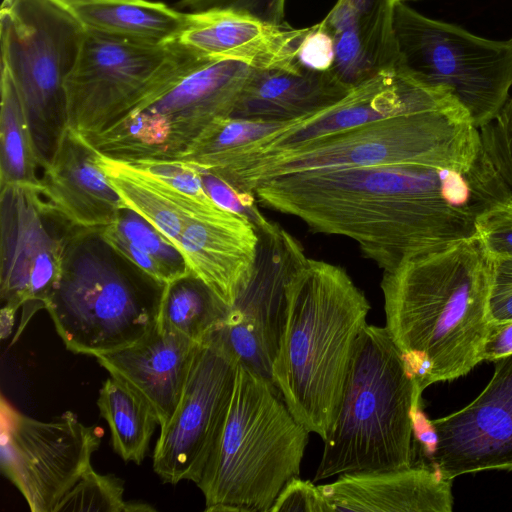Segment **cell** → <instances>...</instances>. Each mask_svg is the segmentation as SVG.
<instances>
[{
  "label": "cell",
  "mask_w": 512,
  "mask_h": 512,
  "mask_svg": "<svg viewBox=\"0 0 512 512\" xmlns=\"http://www.w3.org/2000/svg\"><path fill=\"white\" fill-rule=\"evenodd\" d=\"M253 193L314 233L352 239L383 271L476 236L481 214L471 172L417 164L287 174L260 182Z\"/></svg>",
  "instance_id": "obj_1"
},
{
  "label": "cell",
  "mask_w": 512,
  "mask_h": 512,
  "mask_svg": "<svg viewBox=\"0 0 512 512\" xmlns=\"http://www.w3.org/2000/svg\"><path fill=\"white\" fill-rule=\"evenodd\" d=\"M491 262L473 236L383 271L385 328L421 392L483 361Z\"/></svg>",
  "instance_id": "obj_2"
},
{
  "label": "cell",
  "mask_w": 512,
  "mask_h": 512,
  "mask_svg": "<svg viewBox=\"0 0 512 512\" xmlns=\"http://www.w3.org/2000/svg\"><path fill=\"white\" fill-rule=\"evenodd\" d=\"M285 293L274 385L296 420L325 440L371 306L343 267L308 257L291 273Z\"/></svg>",
  "instance_id": "obj_3"
},
{
  "label": "cell",
  "mask_w": 512,
  "mask_h": 512,
  "mask_svg": "<svg viewBox=\"0 0 512 512\" xmlns=\"http://www.w3.org/2000/svg\"><path fill=\"white\" fill-rule=\"evenodd\" d=\"M421 394L387 329L366 324L314 481L414 465L413 414Z\"/></svg>",
  "instance_id": "obj_4"
},
{
  "label": "cell",
  "mask_w": 512,
  "mask_h": 512,
  "mask_svg": "<svg viewBox=\"0 0 512 512\" xmlns=\"http://www.w3.org/2000/svg\"><path fill=\"white\" fill-rule=\"evenodd\" d=\"M482 152L479 129L463 107L451 106L369 122L208 172L240 192L253 193L262 181L306 171L395 164L468 171Z\"/></svg>",
  "instance_id": "obj_5"
},
{
  "label": "cell",
  "mask_w": 512,
  "mask_h": 512,
  "mask_svg": "<svg viewBox=\"0 0 512 512\" xmlns=\"http://www.w3.org/2000/svg\"><path fill=\"white\" fill-rule=\"evenodd\" d=\"M309 431L278 389L238 363L222 430L196 484L210 512H270L300 474Z\"/></svg>",
  "instance_id": "obj_6"
},
{
  "label": "cell",
  "mask_w": 512,
  "mask_h": 512,
  "mask_svg": "<svg viewBox=\"0 0 512 512\" xmlns=\"http://www.w3.org/2000/svg\"><path fill=\"white\" fill-rule=\"evenodd\" d=\"M117 258L98 231L72 232L60 281L45 308L72 353L115 352L158 326L165 285Z\"/></svg>",
  "instance_id": "obj_7"
},
{
  "label": "cell",
  "mask_w": 512,
  "mask_h": 512,
  "mask_svg": "<svg viewBox=\"0 0 512 512\" xmlns=\"http://www.w3.org/2000/svg\"><path fill=\"white\" fill-rule=\"evenodd\" d=\"M209 62L177 41L150 44L85 30L64 83L67 126L95 136Z\"/></svg>",
  "instance_id": "obj_8"
},
{
  "label": "cell",
  "mask_w": 512,
  "mask_h": 512,
  "mask_svg": "<svg viewBox=\"0 0 512 512\" xmlns=\"http://www.w3.org/2000/svg\"><path fill=\"white\" fill-rule=\"evenodd\" d=\"M396 68L416 82L450 93L480 129L512 90V37L494 40L395 4Z\"/></svg>",
  "instance_id": "obj_9"
},
{
  "label": "cell",
  "mask_w": 512,
  "mask_h": 512,
  "mask_svg": "<svg viewBox=\"0 0 512 512\" xmlns=\"http://www.w3.org/2000/svg\"><path fill=\"white\" fill-rule=\"evenodd\" d=\"M1 62L21 96L42 166L67 127L64 83L84 28L54 0H4Z\"/></svg>",
  "instance_id": "obj_10"
},
{
  "label": "cell",
  "mask_w": 512,
  "mask_h": 512,
  "mask_svg": "<svg viewBox=\"0 0 512 512\" xmlns=\"http://www.w3.org/2000/svg\"><path fill=\"white\" fill-rule=\"evenodd\" d=\"M251 70L231 60L200 66L146 108L105 129L103 149L125 161L176 158L211 124L232 116Z\"/></svg>",
  "instance_id": "obj_11"
},
{
  "label": "cell",
  "mask_w": 512,
  "mask_h": 512,
  "mask_svg": "<svg viewBox=\"0 0 512 512\" xmlns=\"http://www.w3.org/2000/svg\"><path fill=\"white\" fill-rule=\"evenodd\" d=\"M0 467L32 512H54L91 467L101 431L66 411L51 421L21 413L4 397L0 407Z\"/></svg>",
  "instance_id": "obj_12"
},
{
  "label": "cell",
  "mask_w": 512,
  "mask_h": 512,
  "mask_svg": "<svg viewBox=\"0 0 512 512\" xmlns=\"http://www.w3.org/2000/svg\"><path fill=\"white\" fill-rule=\"evenodd\" d=\"M71 228L44 202L39 187H0V295L22 308L14 343L55 291L65 263Z\"/></svg>",
  "instance_id": "obj_13"
},
{
  "label": "cell",
  "mask_w": 512,
  "mask_h": 512,
  "mask_svg": "<svg viewBox=\"0 0 512 512\" xmlns=\"http://www.w3.org/2000/svg\"><path fill=\"white\" fill-rule=\"evenodd\" d=\"M238 363L216 329L197 344L180 401L154 449L153 469L163 482H199L229 410Z\"/></svg>",
  "instance_id": "obj_14"
},
{
  "label": "cell",
  "mask_w": 512,
  "mask_h": 512,
  "mask_svg": "<svg viewBox=\"0 0 512 512\" xmlns=\"http://www.w3.org/2000/svg\"><path fill=\"white\" fill-rule=\"evenodd\" d=\"M458 105L451 94L428 88L397 68L385 70L354 86L334 105L313 115L287 121L275 132L222 156L208 170L290 151L369 122Z\"/></svg>",
  "instance_id": "obj_15"
},
{
  "label": "cell",
  "mask_w": 512,
  "mask_h": 512,
  "mask_svg": "<svg viewBox=\"0 0 512 512\" xmlns=\"http://www.w3.org/2000/svg\"><path fill=\"white\" fill-rule=\"evenodd\" d=\"M484 390L467 406L428 420L425 454L444 478L485 470H512V354L496 361Z\"/></svg>",
  "instance_id": "obj_16"
},
{
  "label": "cell",
  "mask_w": 512,
  "mask_h": 512,
  "mask_svg": "<svg viewBox=\"0 0 512 512\" xmlns=\"http://www.w3.org/2000/svg\"><path fill=\"white\" fill-rule=\"evenodd\" d=\"M187 13L188 24L176 41L211 61H237L253 69L301 67L297 50L310 27L274 24L231 9Z\"/></svg>",
  "instance_id": "obj_17"
},
{
  "label": "cell",
  "mask_w": 512,
  "mask_h": 512,
  "mask_svg": "<svg viewBox=\"0 0 512 512\" xmlns=\"http://www.w3.org/2000/svg\"><path fill=\"white\" fill-rule=\"evenodd\" d=\"M97 157L98 151L67 126L41 168L39 191L44 202L75 229L99 232L114 223L123 209Z\"/></svg>",
  "instance_id": "obj_18"
},
{
  "label": "cell",
  "mask_w": 512,
  "mask_h": 512,
  "mask_svg": "<svg viewBox=\"0 0 512 512\" xmlns=\"http://www.w3.org/2000/svg\"><path fill=\"white\" fill-rule=\"evenodd\" d=\"M197 344L158 324L138 342L95 358L150 406L162 428L180 401Z\"/></svg>",
  "instance_id": "obj_19"
},
{
  "label": "cell",
  "mask_w": 512,
  "mask_h": 512,
  "mask_svg": "<svg viewBox=\"0 0 512 512\" xmlns=\"http://www.w3.org/2000/svg\"><path fill=\"white\" fill-rule=\"evenodd\" d=\"M258 242L249 220L226 212L191 218L178 249L189 270L231 308L250 280Z\"/></svg>",
  "instance_id": "obj_20"
},
{
  "label": "cell",
  "mask_w": 512,
  "mask_h": 512,
  "mask_svg": "<svg viewBox=\"0 0 512 512\" xmlns=\"http://www.w3.org/2000/svg\"><path fill=\"white\" fill-rule=\"evenodd\" d=\"M332 512H451L452 481L424 463L337 476L319 485Z\"/></svg>",
  "instance_id": "obj_21"
},
{
  "label": "cell",
  "mask_w": 512,
  "mask_h": 512,
  "mask_svg": "<svg viewBox=\"0 0 512 512\" xmlns=\"http://www.w3.org/2000/svg\"><path fill=\"white\" fill-rule=\"evenodd\" d=\"M394 0H337L319 24L335 42L333 72L354 87L396 68Z\"/></svg>",
  "instance_id": "obj_22"
},
{
  "label": "cell",
  "mask_w": 512,
  "mask_h": 512,
  "mask_svg": "<svg viewBox=\"0 0 512 512\" xmlns=\"http://www.w3.org/2000/svg\"><path fill=\"white\" fill-rule=\"evenodd\" d=\"M352 88L332 69L252 68L231 117L263 121L296 120L334 105Z\"/></svg>",
  "instance_id": "obj_23"
},
{
  "label": "cell",
  "mask_w": 512,
  "mask_h": 512,
  "mask_svg": "<svg viewBox=\"0 0 512 512\" xmlns=\"http://www.w3.org/2000/svg\"><path fill=\"white\" fill-rule=\"evenodd\" d=\"M84 28L150 44L176 41L188 13L150 0H54Z\"/></svg>",
  "instance_id": "obj_24"
},
{
  "label": "cell",
  "mask_w": 512,
  "mask_h": 512,
  "mask_svg": "<svg viewBox=\"0 0 512 512\" xmlns=\"http://www.w3.org/2000/svg\"><path fill=\"white\" fill-rule=\"evenodd\" d=\"M97 163L119 196L123 209L140 215L178 249L191 218L166 196L149 174L134 164L99 152Z\"/></svg>",
  "instance_id": "obj_25"
},
{
  "label": "cell",
  "mask_w": 512,
  "mask_h": 512,
  "mask_svg": "<svg viewBox=\"0 0 512 512\" xmlns=\"http://www.w3.org/2000/svg\"><path fill=\"white\" fill-rule=\"evenodd\" d=\"M41 160L30 123L8 66L1 62L0 187L40 186Z\"/></svg>",
  "instance_id": "obj_26"
},
{
  "label": "cell",
  "mask_w": 512,
  "mask_h": 512,
  "mask_svg": "<svg viewBox=\"0 0 512 512\" xmlns=\"http://www.w3.org/2000/svg\"><path fill=\"white\" fill-rule=\"evenodd\" d=\"M230 308L191 271L165 284L158 324L196 343L223 325Z\"/></svg>",
  "instance_id": "obj_27"
},
{
  "label": "cell",
  "mask_w": 512,
  "mask_h": 512,
  "mask_svg": "<svg viewBox=\"0 0 512 512\" xmlns=\"http://www.w3.org/2000/svg\"><path fill=\"white\" fill-rule=\"evenodd\" d=\"M97 406L108 423L113 450L124 461L140 464L159 425L150 406L112 376L103 383Z\"/></svg>",
  "instance_id": "obj_28"
},
{
  "label": "cell",
  "mask_w": 512,
  "mask_h": 512,
  "mask_svg": "<svg viewBox=\"0 0 512 512\" xmlns=\"http://www.w3.org/2000/svg\"><path fill=\"white\" fill-rule=\"evenodd\" d=\"M286 122L234 117L219 119L174 159L207 169L222 156L275 132Z\"/></svg>",
  "instance_id": "obj_29"
},
{
  "label": "cell",
  "mask_w": 512,
  "mask_h": 512,
  "mask_svg": "<svg viewBox=\"0 0 512 512\" xmlns=\"http://www.w3.org/2000/svg\"><path fill=\"white\" fill-rule=\"evenodd\" d=\"M128 162L160 180L176 204L190 217L225 210L207 194L200 169L193 164L177 159L152 158Z\"/></svg>",
  "instance_id": "obj_30"
},
{
  "label": "cell",
  "mask_w": 512,
  "mask_h": 512,
  "mask_svg": "<svg viewBox=\"0 0 512 512\" xmlns=\"http://www.w3.org/2000/svg\"><path fill=\"white\" fill-rule=\"evenodd\" d=\"M123 481L113 474H99L92 466L64 495L54 512L60 511H104L136 512L151 511L147 503L125 501Z\"/></svg>",
  "instance_id": "obj_31"
},
{
  "label": "cell",
  "mask_w": 512,
  "mask_h": 512,
  "mask_svg": "<svg viewBox=\"0 0 512 512\" xmlns=\"http://www.w3.org/2000/svg\"><path fill=\"white\" fill-rule=\"evenodd\" d=\"M112 225L127 240L156 258L172 280L190 272L176 246L134 211L122 209Z\"/></svg>",
  "instance_id": "obj_32"
},
{
  "label": "cell",
  "mask_w": 512,
  "mask_h": 512,
  "mask_svg": "<svg viewBox=\"0 0 512 512\" xmlns=\"http://www.w3.org/2000/svg\"><path fill=\"white\" fill-rule=\"evenodd\" d=\"M479 133L484 153L512 194V90L499 113Z\"/></svg>",
  "instance_id": "obj_33"
},
{
  "label": "cell",
  "mask_w": 512,
  "mask_h": 512,
  "mask_svg": "<svg viewBox=\"0 0 512 512\" xmlns=\"http://www.w3.org/2000/svg\"><path fill=\"white\" fill-rule=\"evenodd\" d=\"M476 227L477 236L491 258L512 257V200L485 211Z\"/></svg>",
  "instance_id": "obj_34"
},
{
  "label": "cell",
  "mask_w": 512,
  "mask_h": 512,
  "mask_svg": "<svg viewBox=\"0 0 512 512\" xmlns=\"http://www.w3.org/2000/svg\"><path fill=\"white\" fill-rule=\"evenodd\" d=\"M200 172L205 191L221 208L249 220L255 229L269 221L260 212L255 194L240 192L218 176L202 169Z\"/></svg>",
  "instance_id": "obj_35"
},
{
  "label": "cell",
  "mask_w": 512,
  "mask_h": 512,
  "mask_svg": "<svg viewBox=\"0 0 512 512\" xmlns=\"http://www.w3.org/2000/svg\"><path fill=\"white\" fill-rule=\"evenodd\" d=\"M286 0H179L178 7L186 12L210 9H231L257 17L261 20L283 24Z\"/></svg>",
  "instance_id": "obj_36"
},
{
  "label": "cell",
  "mask_w": 512,
  "mask_h": 512,
  "mask_svg": "<svg viewBox=\"0 0 512 512\" xmlns=\"http://www.w3.org/2000/svg\"><path fill=\"white\" fill-rule=\"evenodd\" d=\"M99 235L120 258L156 283L165 285L172 281L168 271L156 258L123 237L112 224L99 231Z\"/></svg>",
  "instance_id": "obj_37"
},
{
  "label": "cell",
  "mask_w": 512,
  "mask_h": 512,
  "mask_svg": "<svg viewBox=\"0 0 512 512\" xmlns=\"http://www.w3.org/2000/svg\"><path fill=\"white\" fill-rule=\"evenodd\" d=\"M332 512L320 486L295 477L280 491L270 512Z\"/></svg>",
  "instance_id": "obj_38"
},
{
  "label": "cell",
  "mask_w": 512,
  "mask_h": 512,
  "mask_svg": "<svg viewBox=\"0 0 512 512\" xmlns=\"http://www.w3.org/2000/svg\"><path fill=\"white\" fill-rule=\"evenodd\" d=\"M488 315L491 323L512 320V257L491 258Z\"/></svg>",
  "instance_id": "obj_39"
},
{
  "label": "cell",
  "mask_w": 512,
  "mask_h": 512,
  "mask_svg": "<svg viewBox=\"0 0 512 512\" xmlns=\"http://www.w3.org/2000/svg\"><path fill=\"white\" fill-rule=\"evenodd\" d=\"M296 59L302 68L308 70H331L335 62L333 37L319 23L314 24L300 43Z\"/></svg>",
  "instance_id": "obj_40"
},
{
  "label": "cell",
  "mask_w": 512,
  "mask_h": 512,
  "mask_svg": "<svg viewBox=\"0 0 512 512\" xmlns=\"http://www.w3.org/2000/svg\"><path fill=\"white\" fill-rule=\"evenodd\" d=\"M512 354V320L491 323L483 350V361L494 362Z\"/></svg>",
  "instance_id": "obj_41"
},
{
  "label": "cell",
  "mask_w": 512,
  "mask_h": 512,
  "mask_svg": "<svg viewBox=\"0 0 512 512\" xmlns=\"http://www.w3.org/2000/svg\"><path fill=\"white\" fill-rule=\"evenodd\" d=\"M16 312L17 311H15L7 306L2 307L1 317H0L1 318V337H2V339H5L11 333L14 322H15Z\"/></svg>",
  "instance_id": "obj_42"
},
{
  "label": "cell",
  "mask_w": 512,
  "mask_h": 512,
  "mask_svg": "<svg viewBox=\"0 0 512 512\" xmlns=\"http://www.w3.org/2000/svg\"><path fill=\"white\" fill-rule=\"evenodd\" d=\"M395 3H399V2H403V3H406L407 1H411V0H394Z\"/></svg>",
  "instance_id": "obj_43"
}]
</instances>
